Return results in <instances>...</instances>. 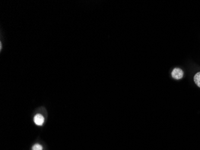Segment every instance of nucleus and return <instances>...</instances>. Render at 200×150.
Returning <instances> with one entry per match:
<instances>
[{
	"mask_svg": "<svg viewBox=\"0 0 200 150\" xmlns=\"http://www.w3.org/2000/svg\"><path fill=\"white\" fill-rule=\"evenodd\" d=\"M183 74L184 73L182 69L176 68L173 70L171 73V76L175 79H180L183 78Z\"/></svg>",
	"mask_w": 200,
	"mask_h": 150,
	"instance_id": "obj_1",
	"label": "nucleus"
},
{
	"mask_svg": "<svg viewBox=\"0 0 200 150\" xmlns=\"http://www.w3.org/2000/svg\"><path fill=\"white\" fill-rule=\"evenodd\" d=\"M193 80H194V82L195 83V84L198 87L200 88V72H198L195 75Z\"/></svg>",
	"mask_w": 200,
	"mask_h": 150,
	"instance_id": "obj_3",
	"label": "nucleus"
},
{
	"mask_svg": "<svg viewBox=\"0 0 200 150\" xmlns=\"http://www.w3.org/2000/svg\"><path fill=\"white\" fill-rule=\"evenodd\" d=\"M43 147L39 144H35L32 147V150H42Z\"/></svg>",
	"mask_w": 200,
	"mask_h": 150,
	"instance_id": "obj_4",
	"label": "nucleus"
},
{
	"mask_svg": "<svg viewBox=\"0 0 200 150\" xmlns=\"http://www.w3.org/2000/svg\"><path fill=\"white\" fill-rule=\"evenodd\" d=\"M34 123L37 126H42L44 123V118L43 117V115H41V114H37L34 118Z\"/></svg>",
	"mask_w": 200,
	"mask_h": 150,
	"instance_id": "obj_2",
	"label": "nucleus"
}]
</instances>
